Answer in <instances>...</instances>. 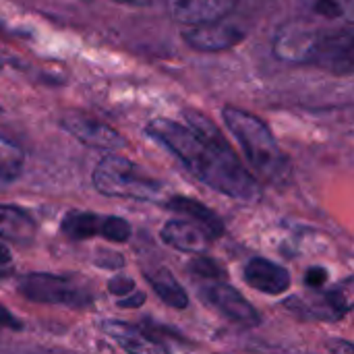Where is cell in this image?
Wrapping results in <instances>:
<instances>
[{
  "instance_id": "18",
  "label": "cell",
  "mask_w": 354,
  "mask_h": 354,
  "mask_svg": "<svg viewBox=\"0 0 354 354\" xmlns=\"http://www.w3.org/2000/svg\"><path fill=\"white\" fill-rule=\"evenodd\" d=\"M305 12L330 23H353L354 0H301Z\"/></svg>"
},
{
  "instance_id": "11",
  "label": "cell",
  "mask_w": 354,
  "mask_h": 354,
  "mask_svg": "<svg viewBox=\"0 0 354 354\" xmlns=\"http://www.w3.org/2000/svg\"><path fill=\"white\" fill-rule=\"evenodd\" d=\"M239 0H168L170 15L185 25H201L224 19Z\"/></svg>"
},
{
  "instance_id": "9",
  "label": "cell",
  "mask_w": 354,
  "mask_h": 354,
  "mask_svg": "<svg viewBox=\"0 0 354 354\" xmlns=\"http://www.w3.org/2000/svg\"><path fill=\"white\" fill-rule=\"evenodd\" d=\"M62 129H66L73 137H77L81 143L93 147V149H104V151H116L127 147L124 137L114 131L112 127L95 120L89 114L83 112H66L60 120Z\"/></svg>"
},
{
  "instance_id": "27",
  "label": "cell",
  "mask_w": 354,
  "mask_h": 354,
  "mask_svg": "<svg viewBox=\"0 0 354 354\" xmlns=\"http://www.w3.org/2000/svg\"><path fill=\"white\" fill-rule=\"evenodd\" d=\"M114 2H120V4H131V6H145V4H149L151 0H114Z\"/></svg>"
},
{
  "instance_id": "6",
  "label": "cell",
  "mask_w": 354,
  "mask_h": 354,
  "mask_svg": "<svg viewBox=\"0 0 354 354\" xmlns=\"http://www.w3.org/2000/svg\"><path fill=\"white\" fill-rule=\"evenodd\" d=\"M62 232L71 241H85L91 236H104L114 243H127L131 239V224L118 216H100L89 212H68L62 218Z\"/></svg>"
},
{
  "instance_id": "12",
  "label": "cell",
  "mask_w": 354,
  "mask_h": 354,
  "mask_svg": "<svg viewBox=\"0 0 354 354\" xmlns=\"http://www.w3.org/2000/svg\"><path fill=\"white\" fill-rule=\"evenodd\" d=\"M162 241L176 251L203 255L209 249L212 236L193 220H170L162 228Z\"/></svg>"
},
{
  "instance_id": "17",
  "label": "cell",
  "mask_w": 354,
  "mask_h": 354,
  "mask_svg": "<svg viewBox=\"0 0 354 354\" xmlns=\"http://www.w3.org/2000/svg\"><path fill=\"white\" fill-rule=\"evenodd\" d=\"M348 309L351 303L342 295V290H326L317 295L313 301L303 303V313L322 322H338L348 313Z\"/></svg>"
},
{
  "instance_id": "28",
  "label": "cell",
  "mask_w": 354,
  "mask_h": 354,
  "mask_svg": "<svg viewBox=\"0 0 354 354\" xmlns=\"http://www.w3.org/2000/svg\"><path fill=\"white\" fill-rule=\"evenodd\" d=\"M0 112H2V106H0Z\"/></svg>"
},
{
  "instance_id": "19",
  "label": "cell",
  "mask_w": 354,
  "mask_h": 354,
  "mask_svg": "<svg viewBox=\"0 0 354 354\" xmlns=\"http://www.w3.org/2000/svg\"><path fill=\"white\" fill-rule=\"evenodd\" d=\"M145 278L166 305H170L174 309H185L189 305V297H187L185 288L176 282V278L168 270L162 268L158 272H149Z\"/></svg>"
},
{
  "instance_id": "20",
  "label": "cell",
  "mask_w": 354,
  "mask_h": 354,
  "mask_svg": "<svg viewBox=\"0 0 354 354\" xmlns=\"http://www.w3.org/2000/svg\"><path fill=\"white\" fill-rule=\"evenodd\" d=\"M25 156L23 149L0 133V185L17 180L23 172Z\"/></svg>"
},
{
  "instance_id": "16",
  "label": "cell",
  "mask_w": 354,
  "mask_h": 354,
  "mask_svg": "<svg viewBox=\"0 0 354 354\" xmlns=\"http://www.w3.org/2000/svg\"><path fill=\"white\" fill-rule=\"evenodd\" d=\"M168 209H172L176 214H183L189 220L197 222L201 228L207 230V234L212 239H218V236L224 234V222H222V218L214 209L205 207L201 201H195V199H189V197H172L168 201Z\"/></svg>"
},
{
  "instance_id": "22",
  "label": "cell",
  "mask_w": 354,
  "mask_h": 354,
  "mask_svg": "<svg viewBox=\"0 0 354 354\" xmlns=\"http://www.w3.org/2000/svg\"><path fill=\"white\" fill-rule=\"evenodd\" d=\"M133 290H137L135 288V282L131 278H127V276H116L114 280H110V292L116 295L118 299L131 295Z\"/></svg>"
},
{
  "instance_id": "3",
  "label": "cell",
  "mask_w": 354,
  "mask_h": 354,
  "mask_svg": "<svg viewBox=\"0 0 354 354\" xmlns=\"http://www.w3.org/2000/svg\"><path fill=\"white\" fill-rule=\"evenodd\" d=\"M93 185L106 197H124L137 201H160L162 185L143 174L139 166L122 156H106L93 170Z\"/></svg>"
},
{
  "instance_id": "14",
  "label": "cell",
  "mask_w": 354,
  "mask_h": 354,
  "mask_svg": "<svg viewBox=\"0 0 354 354\" xmlns=\"http://www.w3.org/2000/svg\"><path fill=\"white\" fill-rule=\"evenodd\" d=\"M104 332L124 351L129 353H166L168 346L160 344L147 330H139L135 326H129L124 322H106Z\"/></svg>"
},
{
  "instance_id": "13",
  "label": "cell",
  "mask_w": 354,
  "mask_h": 354,
  "mask_svg": "<svg viewBox=\"0 0 354 354\" xmlns=\"http://www.w3.org/2000/svg\"><path fill=\"white\" fill-rule=\"evenodd\" d=\"M245 280L263 295H282L290 288V274L263 257H253L245 266Z\"/></svg>"
},
{
  "instance_id": "21",
  "label": "cell",
  "mask_w": 354,
  "mask_h": 354,
  "mask_svg": "<svg viewBox=\"0 0 354 354\" xmlns=\"http://www.w3.org/2000/svg\"><path fill=\"white\" fill-rule=\"evenodd\" d=\"M187 270H189V272H191V276H193V278H197V280L224 278V270H222L214 259L203 257V255L195 257V259L189 263V268H187Z\"/></svg>"
},
{
  "instance_id": "23",
  "label": "cell",
  "mask_w": 354,
  "mask_h": 354,
  "mask_svg": "<svg viewBox=\"0 0 354 354\" xmlns=\"http://www.w3.org/2000/svg\"><path fill=\"white\" fill-rule=\"evenodd\" d=\"M326 282H328V272L324 268H309V272L305 274V284L313 290H319Z\"/></svg>"
},
{
  "instance_id": "4",
  "label": "cell",
  "mask_w": 354,
  "mask_h": 354,
  "mask_svg": "<svg viewBox=\"0 0 354 354\" xmlns=\"http://www.w3.org/2000/svg\"><path fill=\"white\" fill-rule=\"evenodd\" d=\"M19 292L44 305H64V307H87L91 305L89 290L79 284L73 276H54V274H27L19 280Z\"/></svg>"
},
{
  "instance_id": "25",
  "label": "cell",
  "mask_w": 354,
  "mask_h": 354,
  "mask_svg": "<svg viewBox=\"0 0 354 354\" xmlns=\"http://www.w3.org/2000/svg\"><path fill=\"white\" fill-rule=\"evenodd\" d=\"M141 303H145V295L143 292H137V290H133L131 295H127V297H122V299H118V305L120 307H139Z\"/></svg>"
},
{
  "instance_id": "24",
  "label": "cell",
  "mask_w": 354,
  "mask_h": 354,
  "mask_svg": "<svg viewBox=\"0 0 354 354\" xmlns=\"http://www.w3.org/2000/svg\"><path fill=\"white\" fill-rule=\"evenodd\" d=\"M0 328H10V330H21L23 326H21V322L8 311V309H4L2 305H0Z\"/></svg>"
},
{
  "instance_id": "1",
  "label": "cell",
  "mask_w": 354,
  "mask_h": 354,
  "mask_svg": "<svg viewBox=\"0 0 354 354\" xmlns=\"http://www.w3.org/2000/svg\"><path fill=\"white\" fill-rule=\"evenodd\" d=\"M183 114L189 127L168 118H156L147 122L145 133L172 151L209 189L243 203H257L261 199L257 180L245 170L214 122L195 110H185Z\"/></svg>"
},
{
  "instance_id": "26",
  "label": "cell",
  "mask_w": 354,
  "mask_h": 354,
  "mask_svg": "<svg viewBox=\"0 0 354 354\" xmlns=\"http://www.w3.org/2000/svg\"><path fill=\"white\" fill-rule=\"evenodd\" d=\"M8 263H10V253L4 245H0V268H4Z\"/></svg>"
},
{
  "instance_id": "15",
  "label": "cell",
  "mask_w": 354,
  "mask_h": 354,
  "mask_svg": "<svg viewBox=\"0 0 354 354\" xmlns=\"http://www.w3.org/2000/svg\"><path fill=\"white\" fill-rule=\"evenodd\" d=\"M35 236L33 218L15 205L0 203V239H6L17 245H29Z\"/></svg>"
},
{
  "instance_id": "5",
  "label": "cell",
  "mask_w": 354,
  "mask_h": 354,
  "mask_svg": "<svg viewBox=\"0 0 354 354\" xmlns=\"http://www.w3.org/2000/svg\"><path fill=\"white\" fill-rule=\"evenodd\" d=\"M322 39V29L309 21H288L284 23L274 37V54L292 64L313 62Z\"/></svg>"
},
{
  "instance_id": "2",
  "label": "cell",
  "mask_w": 354,
  "mask_h": 354,
  "mask_svg": "<svg viewBox=\"0 0 354 354\" xmlns=\"http://www.w3.org/2000/svg\"><path fill=\"white\" fill-rule=\"evenodd\" d=\"M222 118H224V124L228 127V131L239 139L251 166L263 178L276 180L286 172L288 162H286L278 141L274 139L272 131L268 129V124L261 118H257L245 110H239L234 106H226L222 110Z\"/></svg>"
},
{
  "instance_id": "7",
  "label": "cell",
  "mask_w": 354,
  "mask_h": 354,
  "mask_svg": "<svg viewBox=\"0 0 354 354\" xmlns=\"http://www.w3.org/2000/svg\"><path fill=\"white\" fill-rule=\"evenodd\" d=\"M199 282V297L214 307L218 313L228 317L234 324L253 328L259 324L257 311L251 307V303L234 290L228 282H222V278H212V280H197Z\"/></svg>"
},
{
  "instance_id": "8",
  "label": "cell",
  "mask_w": 354,
  "mask_h": 354,
  "mask_svg": "<svg viewBox=\"0 0 354 354\" xmlns=\"http://www.w3.org/2000/svg\"><path fill=\"white\" fill-rule=\"evenodd\" d=\"M353 27L344 23L336 29H322V39L311 64H317L334 75L353 73Z\"/></svg>"
},
{
  "instance_id": "10",
  "label": "cell",
  "mask_w": 354,
  "mask_h": 354,
  "mask_svg": "<svg viewBox=\"0 0 354 354\" xmlns=\"http://www.w3.org/2000/svg\"><path fill=\"white\" fill-rule=\"evenodd\" d=\"M224 19L193 25L183 33L185 41L199 52H222L236 46L239 41H243L245 29L239 23H228Z\"/></svg>"
}]
</instances>
